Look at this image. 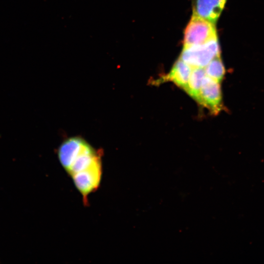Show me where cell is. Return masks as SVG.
I'll return each instance as SVG.
<instances>
[{
    "instance_id": "1",
    "label": "cell",
    "mask_w": 264,
    "mask_h": 264,
    "mask_svg": "<svg viewBox=\"0 0 264 264\" xmlns=\"http://www.w3.org/2000/svg\"><path fill=\"white\" fill-rule=\"evenodd\" d=\"M60 163L87 204L88 196L98 190L102 177V154L83 139L66 140L58 150Z\"/></svg>"
},
{
    "instance_id": "2",
    "label": "cell",
    "mask_w": 264,
    "mask_h": 264,
    "mask_svg": "<svg viewBox=\"0 0 264 264\" xmlns=\"http://www.w3.org/2000/svg\"><path fill=\"white\" fill-rule=\"evenodd\" d=\"M219 55L220 47L216 37L201 44L183 47L179 58L192 68H204Z\"/></svg>"
},
{
    "instance_id": "3",
    "label": "cell",
    "mask_w": 264,
    "mask_h": 264,
    "mask_svg": "<svg viewBox=\"0 0 264 264\" xmlns=\"http://www.w3.org/2000/svg\"><path fill=\"white\" fill-rule=\"evenodd\" d=\"M215 24L193 15L184 30L183 47L201 44L217 37Z\"/></svg>"
},
{
    "instance_id": "4",
    "label": "cell",
    "mask_w": 264,
    "mask_h": 264,
    "mask_svg": "<svg viewBox=\"0 0 264 264\" xmlns=\"http://www.w3.org/2000/svg\"><path fill=\"white\" fill-rule=\"evenodd\" d=\"M199 104L217 114L222 109L220 83L205 75L200 90Z\"/></svg>"
},
{
    "instance_id": "5",
    "label": "cell",
    "mask_w": 264,
    "mask_h": 264,
    "mask_svg": "<svg viewBox=\"0 0 264 264\" xmlns=\"http://www.w3.org/2000/svg\"><path fill=\"white\" fill-rule=\"evenodd\" d=\"M227 0H191L193 15L215 24Z\"/></svg>"
},
{
    "instance_id": "6",
    "label": "cell",
    "mask_w": 264,
    "mask_h": 264,
    "mask_svg": "<svg viewBox=\"0 0 264 264\" xmlns=\"http://www.w3.org/2000/svg\"><path fill=\"white\" fill-rule=\"evenodd\" d=\"M193 68L179 58L174 64L169 73L157 80L158 83L171 81L185 90Z\"/></svg>"
},
{
    "instance_id": "7",
    "label": "cell",
    "mask_w": 264,
    "mask_h": 264,
    "mask_svg": "<svg viewBox=\"0 0 264 264\" xmlns=\"http://www.w3.org/2000/svg\"><path fill=\"white\" fill-rule=\"evenodd\" d=\"M205 75L204 68H193L187 87L185 90L189 96L198 103H199L200 99V88L203 79Z\"/></svg>"
},
{
    "instance_id": "8",
    "label": "cell",
    "mask_w": 264,
    "mask_h": 264,
    "mask_svg": "<svg viewBox=\"0 0 264 264\" xmlns=\"http://www.w3.org/2000/svg\"><path fill=\"white\" fill-rule=\"evenodd\" d=\"M204 68L206 76L220 83L221 82L225 70L220 55L212 60Z\"/></svg>"
}]
</instances>
